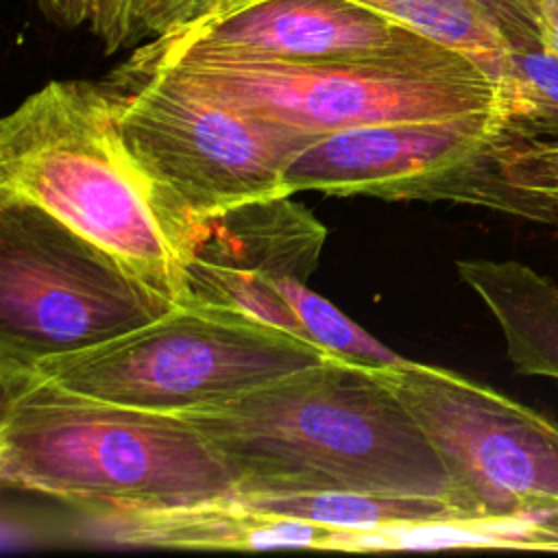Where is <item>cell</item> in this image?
<instances>
[{
    "instance_id": "obj_8",
    "label": "cell",
    "mask_w": 558,
    "mask_h": 558,
    "mask_svg": "<svg viewBox=\"0 0 558 558\" xmlns=\"http://www.w3.org/2000/svg\"><path fill=\"white\" fill-rule=\"evenodd\" d=\"M377 371L436 449L462 519L506 523L558 508V423L440 366Z\"/></svg>"
},
{
    "instance_id": "obj_11",
    "label": "cell",
    "mask_w": 558,
    "mask_h": 558,
    "mask_svg": "<svg viewBox=\"0 0 558 558\" xmlns=\"http://www.w3.org/2000/svg\"><path fill=\"white\" fill-rule=\"evenodd\" d=\"M497 111L425 122H384L316 137L288 166L286 192L423 201L425 190L464 161L493 129Z\"/></svg>"
},
{
    "instance_id": "obj_12",
    "label": "cell",
    "mask_w": 558,
    "mask_h": 558,
    "mask_svg": "<svg viewBox=\"0 0 558 558\" xmlns=\"http://www.w3.org/2000/svg\"><path fill=\"white\" fill-rule=\"evenodd\" d=\"M102 536L118 545L159 549H333L342 530L275 517L246 506L235 493L172 508L96 512Z\"/></svg>"
},
{
    "instance_id": "obj_7",
    "label": "cell",
    "mask_w": 558,
    "mask_h": 558,
    "mask_svg": "<svg viewBox=\"0 0 558 558\" xmlns=\"http://www.w3.org/2000/svg\"><path fill=\"white\" fill-rule=\"evenodd\" d=\"M172 307L39 205L0 196V371L107 342Z\"/></svg>"
},
{
    "instance_id": "obj_19",
    "label": "cell",
    "mask_w": 558,
    "mask_h": 558,
    "mask_svg": "<svg viewBox=\"0 0 558 558\" xmlns=\"http://www.w3.org/2000/svg\"><path fill=\"white\" fill-rule=\"evenodd\" d=\"M510 31L514 46L538 44L534 33V9L538 0H484Z\"/></svg>"
},
{
    "instance_id": "obj_18",
    "label": "cell",
    "mask_w": 558,
    "mask_h": 558,
    "mask_svg": "<svg viewBox=\"0 0 558 558\" xmlns=\"http://www.w3.org/2000/svg\"><path fill=\"white\" fill-rule=\"evenodd\" d=\"M275 286L294 310L307 336L327 353L371 368H386L405 362V357L375 340L327 299L312 292L305 281L279 279Z\"/></svg>"
},
{
    "instance_id": "obj_5",
    "label": "cell",
    "mask_w": 558,
    "mask_h": 558,
    "mask_svg": "<svg viewBox=\"0 0 558 558\" xmlns=\"http://www.w3.org/2000/svg\"><path fill=\"white\" fill-rule=\"evenodd\" d=\"M327 357L331 353L318 344L248 314L187 301L107 342L2 368L0 375H31L96 399L179 414Z\"/></svg>"
},
{
    "instance_id": "obj_4",
    "label": "cell",
    "mask_w": 558,
    "mask_h": 558,
    "mask_svg": "<svg viewBox=\"0 0 558 558\" xmlns=\"http://www.w3.org/2000/svg\"><path fill=\"white\" fill-rule=\"evenodd\" d=\"M124 63L166 72L240 111L314 135L466 118L499 107V87L473 61L440 44L405 54L320 61L137 46Z\"/></svg>"
},
{
    "instance_id": "obj_3",
    "label": "cell",
    "mask_w": 558,
    "mask_h": 558,
    "mask_svg": "<svg viewBox=\"0 0 558 558\" xmlns=\"http://www.w3.org/2000/svg\"><path fill=\"white\" fill-rule=\"evenodd\" d=\"M0 196L39 205L183 303V229L122 140L102 81H50L2 118Z\"/></svg>"
},
{
    "instance_id": "obj_14",
    "label": "cell",
    "mask_w": 558,
    "mask_h": 558,
    "mask_svg": "<svg viewBox=\"0 0 558 558\" xmlns=\"http://www.w3.org/2000/svg\"><path fill=\"white\" fill-rule=\"evenodd\" d=\"M458 275L495 316L514 371L558 381V283L512 259H460Z\"/></svg>"
},
{
    "instance_id": "obj_1",
    "label": "cell",
    "mask_w": 558,
    "mask_h": 558,
    "mask_svg": "<svg viewBox=\"0 0 558 558\" xmlns=\"http://www.w3.org/2000/svg\"><path fill=\"white\" fill-rule=\"evenodd\" d=\"M179 414L220 458L235 493H362L451 504L436 449L371 366L331 355Z\"/></svg>"
},
{
    "instance_id": "obj_21",
    "label": "cell",
    "mask_w": 558,
    "mask_h": 558,
    "mask_svg": "<svg viewBox=\"0 0 558 558\" xmlns=\"http://www.w3.org/2000/svg\"><path fill=\"white\" fill-rule=\"evenodd\" d=\"M50 2L63 11L65 7H70V4H72V2H76V0H50Z\"/></svg>"
},
{
    "instance_id": "obj_20",
    "label": "cell",
    "mask_w": 558,
    "mask_h": 558,
    "mask_svg": "<svg viewBox=\"0 0 558 558\" xmlns=\"http://www.w3.org/2000/svg\"><path fill=\"white\" fill-rule=\"evenodd\" d=\"M517 549L558 551V508L523 519L517 527Z\"/></svg>"
},
{
    "instance_id": "obj_13",
    "label": "cell",
    "mask_w": 558,
    "mask_h": 558,
    "mask_svg": "<svg viewBox=\"0 0 558 558\" xmlns=\"http://www.w3.org/2000/svg\"><path fill=\"white\" fill-rule=\"evenodd\" d=\"M325 238L320 220L290 194L266 196L187 220L185 264L307 283Z\"/></svg>"
},
{
    "instance_id": "obj_15",
    "label": "cell",
    "mask_w": 558,
    "mask_h": 558,
    "mask_svg": "<svg viewBox=\"0 0 558 558\" xmlns=\"http://www.w3.org/2000/svg\"><path fill=\"white\" fill-rule=\"evenodd\" d=\"M246 506L275 517H288L336 530L386 532L432 523L460 521V512L445 499L390 497L362 493H235Z\"/></svg>"
},
{
    "instance_id": "obj_16",
    "label": "cell",
    "mask_w": 558,
    "mask_h": 558,
    "mask_svg": "<svg viewBox=\"0 0 558 558\" xmlns=\"http://www.w3.org/2000/svg\"><path fill=\"white\" fill-rule=\"evenodd\" d=\"M386 15L425 39L473 61L497 87L504 83L514 39L484 0H351Z\"/></svg>"
},
{
    "instance_id": "obj_10",
    "label": "cell",
    "mask_w": 558,
    "mask_h": 558,
    "mask_svg": "<svg viewBox=\"0 0 558 558\" xmlns=\"http://www.w3.org/2000/svg\"><path fill=\"white\" fill-rule=\"evenodd\" d=\"M434 44L351 0H218L142 46L246 59L320 61L405 54Z\"/></svg>"
},
{
    "instance_id": "obj_6",
    "label": "cell",
    "mask_w": 558,
    "mask_h": 558,
    "mask_svg": "<svg viewBox=\"0 0 558 558\" xmlns=\"http://www.w3.org/2000/svg\"><path fill=\"white\" fill-rule=\"evenodd\" d=\"M122 140L183 229L192 218L286 192L314 133L257 118L179 78L122 63L102 81Z\"/></svg>"
},
{
    "instance_id": "obj_2",
    "label": "cell",
    "mask_w": 558,
    "mask_h": 558,
    "mask_svg": "<svg viewBox=\"0 0 558 558\" xmlns=\"http://www.w3.org/2000/svg\"><path fill=\"white\" fill-rule=\"evenodd\" d=\"M0 480L94 512L172 508L235 486L181 414L122 405L31 375H0Z\"/></svg>"
},
{
    "instance_id": "obj_9",
    "label": "cell",
    "mask_w": 558,
    "mask_h": 558,
    "mask_svg": "<svg viewBox=\"0 0 558 558\" xmlns=\"http://www.w3.org/2000/svg\"><path fill=\"white\" fill-rule=\"evenodd\" d=\"M423 201L480 205L558 227V57L514 46L484 142L429 183Z\"/></svg>"
},
{
    "instance_id": "obj_17",
    "label": "cell",
    "mask_w": 558,
    "mask_h": 558,
    "mask_svg": "<svg viewBox=\"0 0 558 558\" xmlns=\"http://www.w3.org/2000/svg\"><path fill=\"white\" fill-rule=\"evenodd\" d=\"M218 0H76L63 9L70 22L87 24L107 52L166 35Z\"/></svg>"
}]
</instances>
